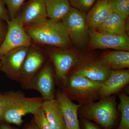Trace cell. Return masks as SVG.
Wrapping results in <instances>:
<instances>
[{"mask_svg":"<svg viewBox=\"0 0 129 129\" xmlns=\"http://www.w3.org/2000/svg\"><path fill=\"white\" fill-rule=\"evenodd\" d=\"M79 121L81 129H103L98 124L82 117H80Z\"/></svg>","mask_w":129,"mask_h":129,"instance_id":"484cf974","label":"cell"},{"mask_svg":"<svg viewBox=\"0 0 129 129\" xmlns=\"http://www.w3.org/2000/svg\"><path fill=\"white\" fill-rule=\"evenodd\" d=\"M112 13L111 0H97L86 15L89 30L96 31Z\"/></svg>","mask_w":129,"mask_h":129,"instance_id":"2e32d148","label":"cell"},{"mask_svg":"<svg viewBox=\"0 0 129 129\" xmlns=\"http://www.w3.org/2000/svg\"><path fill=\"white\" fill-rule=\"evenodd\" d=\"M111 70H120L129 68V52L115 51L104 52L100 57Z\"/></svg>","mask_w":129,"mask_h":129,"instance_id":"d6986e66","label":"cell"},{"mask_svg":"<svg viewBox=\"0 0 129 129\" xmlns=\"http://www.w3.org/2000/svg\"><path fill=\"white\" fill-rule=\"evenodd\" d=\"M88 45L91 49H113L129 51V38L123 36L103 34L89 30V40Z\"/></svg>","mask_w":129,"mask_h":129,"instance_id":"4fadbf2b","label":"cell"},{"mask_svg":"<svg viewBox=\"0 0 129 129\" xmlns=\"http://www.w3.org/2000/svg\"><path fill=\"white\" fill-rule=\"evenodd\" d=\"M72 7L86 13L95 4L96 0H69Z\"/></svg>","mask_w":129,"mask_h":129,"instance_id":"cb8c5ba5","label":"cell"},{"mask_svg":"<svg viewBox=\"0 0 129 129\" xmlns=\"http://www.w3.org/2000/svg\"><path fill=\"white\" fill-rule=\"evenodd\" d=\"M2 94H0V108H1V104L2 98Z\"/></svg>","mask_w":129,"mask_h":129,"instance_id":"4dcf8cb0","label":"cell"},{"mask_svg":"<svg viewBox=\"0 0 129 129\" xmlns=\"http://www.w3.org/2000/svg\"><path fill=\"white\" fill-rule=\"evenodd\" d=\"M113 13L127 20L129 15V0H111Z\"/></svg>","mask_w":129,"mask_h":129,"instance_id":"7402d4cb","label":"cell"},{"mask_svg":"<svg viewBox=\"0 0 129 129\" xmlns=\"http://www.w3.org/2000/svg\"><path fill=\"white\" fill-rule=\"evenodd\" d=\"M7 30L0 46V57L15 48L32 45V40L16 18L6 21Z\"/></svg>","mask_w":129,"mask_h":129,"instance_id":"ba28073f","label":"cell"},{"mask_svg":"<svg viewBox=\"0 0 129 129\" xmlns=\"http://www.w3.org/2000/svg\"><path fill=\"white\" fill-rule=\"evenodd\" d=\"M45 100L42 97L29 98L19 91H10L3 94L0 108V122L21 126L23 117L34 114L41 108Z\"/></svg>","mask_w":129,"mask_h":129,"instance_id":"6da1fadb","label":"cell"},{"mask_svg":"<svg viewBox=\"0 0 129 129\" xmlns=\"http://www.w3.org/2000/svg\"><path fill=\"white\" fill-rule=\"evenodd\" d=\"M6 34L3 26L0 22V46L4 40Z\"/></svg>","mask_w":129,"mask_h":129,"instance_id":"f1b7e54d","label":"cell"},{"mask_svg":"<svg viewBox=\"0 0 129 129\" xmlns=\"http://www.w3.org/2000/svg\"><path fill=\"white\" fill-rule=\"evenodd\" d=\"M42 108L52 129H66L62 110L55 98L44 101Z\"/></svg>","mask_w":129,"mask_h":129,"instance_id":"e0dca14e","label":"cell"},{"mask_svg":"<svg viewBox=\"0 0 129 129\" xmlns=\"http://www.w3.org/2000/svg\"><path fill=\"white\" fill-rule=\"evenodd\" d=\"M129 83L128 69L111 70L108 78L102 83L100 99L118 94Z\"/></svg>","mask_w":129,"mask_h":129,"instance_id":"5bb4252c","label":"cell"},{"mask_svg":"<svg viewBox=\"0 0 129 129\" xmlns=\"http://www.w3.org/2000/svg\"><path fill=\"white\" fill-rule=\"evenodd\" d=\"M23 129H41L39 127L32 121L30 123H27L24 125Z\"/></svg>","mask_w":129,"mask_h":129,"instance_id":"83f0119b","label":"cell"},{"mask_svg":"<svg viewBox=\"0 0 129 129\" xmlns=\"http://www.w3.org/2000/svg\"><path fill=\"white\" fill-rule=\"evenodd\" d=\"M16 18L24 28L45 22L48 17L45 0H29Z\"/></svg>","mask_w":129,"mask_h":129,"instance_id":"7c38bea8","label":"cell"},{"mask_svg":"<svg viewBox=\"0 0 129 129\" xmlns=\"http://www.w3.org/2000/svg\"><path fill=\"white\" fill-rule=\"evenodd\" d=\"M96 102L81 105L78 110L80 117L93 120L103 129H113L118 118L115 95L99 99Z\"/></svg>","mask_w":129,"mask_h":129,"instance_id":"3957f363","label":"cell"},{"mask_svg":"<svg viewBox=\"0 0 129 129\" xmlns=\"http://www.w3.org/2000/svg\"><path fill=\"white\" fill-rule=\"evenodd\" d=\"M102 83L76 74L70 73L61 84V90L72 101L86 105L100 99Z\"/></svg>","mask_w":129,"mask_h":129,"instance_id":"7a4b0ae2","label":"cell"},{"mask_svg":"<svg viewBox=\"0 0 129 129\" xmlns=\"http://www.w3.org/2000/svg\"><path fill=\"white\" fill-rule=\"evenodd\" d=\"M55 99L62 110L66 129H81L78 110L81 104L74 103L61 90L56 91Z\"/></svg>","mask_w":129,"mask_h":129,"instance_id":"9a60e30c","label":"cell"},{"mask_svg":"<svg viewBox=\"0 0 129 129\" xmlns=\"http://www.w3.org/2000/svg\"><path fill=\"white\" fill-rule=\"evenodd\" d=\"M33 122L41 129H53L47 120L44 111L42 107L33 114Z\"/></svg>","mask_w":129,"mask_h":129,"instance_id":"d4e9b609","label":"cell"},{"mask_svg":"<svg viewBox=\"0 0 129 129\" xmlns=\"http://www.w3.org/2000/svg\"><path fill=\"white\" fill-rule=\"evenodd\" d=\"M47 55L54 66L56 80L61 85L78 62L80 55L76 51L68 49H51L47 51Z\"/></svg>","mask_w":129,"mask_h":129,"instance_id":"52a82bcc","label":"cell"},{"mask_svg":"<svg viewBox=\"0 0 129 129\" xmlns=\"http://www.w3.org/2000/svg\"><path fill=\"white\" fill-rule=\"evenodd\" d=\"M118 96L120 103L117 106L121 113L120 123L116 129H129V96L123 92H119Z\"/></svg>","mask_w":129,"mask_h":129,"instance_id":"44dd1931","label":"cell"},{"mask_svg":"<svg viewBox=\"0 0 129 129\" xmlns=\"http://www.w3.org/2000/svg\"><path fill=\"white\" fill-rule=\"evenodd\" d=\"M1 61H0V68H1Z\"/></svg>","mask_w":129,"mask_h":129,"instance_id":"1f68e13d","label":"cell"},{"mask_svg":"<svg viewBox=\"0 0 129 129\" xmlns=\"http://www.w3.org/2000/svg\"><path fill=\"white\" fill-rule=\"evenodd\" d=\"M86 15L72 7L61 21L68 31L72 44L80 50H83L88 45L89 40V29Z\"/></svg>","mask_w":129,"mask_h":129,"instance_id":"5b68a950","label":"cell"},{"mask_svg":"<svg viewBox=\"0 0 129 129\" xmlns=\"http://www.w3.org/2000/svg\"><path fill=\"white\" fill-rule=\"evenodd\" d=\"M47 17L61 21L72 7L69 0H45Z\"/></svg>","mask_w":129,"mask_h":129,"instance_id":"ffe728a7","label":"cell"},{"mask_svg":"<svg viewBox=\"0 0 129 129\" xmlns=\"http://www.w3.org/2000/svg\"><path fill=\"white\" fill-rule=\"evenodd\" d=\"M7 7L10 19L16 18L25 0H2Z\"/></svg>","mask_w":129,"mask_h":129,"instance_id":"603a6c76","label":"cell"},{"mask_svg":"<svg viewBox=\"0 0 129 129\" xmlns=\"http://www.w3.org/2000/svg\"><path fill=\"white\" fill-rule=\"evenodd\" d=\"M26 28L32 41L37 44L62 48L72 46L68 31L61 21L47 19L39 25Z\"/></svg>","mask_w":129,"mask_h":129,"instance_id":"277c9868","label":"cell"},{"mask_svg":"<svg viewBox=\"0 0 129 129\" xmlns=\"http://www.w3.org/2000/svg\"><path fill=\"white\" fill-rule=\"evenodd\" d=\"M30 47L15 48L0 57V70L8 78L19 83L24 62Z\"/></svg>","mask_w":129,"mask_h":129,"instance_id":"9c48e42d","label":"cell"},{"mask_svg":"<svg viewBox=\"0 0 129 129\" xmlns=\"http://www.w3.org/2000/svg\"><path fill=\"white\" fill-rule=\"evenodd\" d=\"M45 54L39 49L29 47L24 62L19 83L22 87L26 89L35 76L41 70L46 63Z\"/></svg>","mask_w":129,"mask_h":129,"instance_id":"8fae6325","label":"cell"},{"mask_svg":"<svg viewBox=\"0 0 129 129\" xmlns=\"http://www.w3.org/2000/svg\"><path fill=\"white\" fill-rule=\"evenodd\" d=\"M0 129H16L9 124L4 122H0Z\"/></svg>","mask_w":129,"mask_h":129,"instance_id":"f546056e","label":"cell"},{"mask_svg":"<svg viewBox=\"0 0 129 129\" xmlns=\"http://www.w3.org/2000/svg\"><path fill=\"white\" fill-rule=\"evenodd\" d=\"M127 20L113 13L96 31L103 34L123 36L127 35Z\"/></svg>","mask_w":129,"mask_h":129,"instance_id":"ac0fdd59","label":"cell"},{"mask_svg":"<svg viewBox=\"0 0 129 129\" xmlns=\"http://www.w3.org/2000/svg\"><path fill=\"white\" fill-rule=\"evenodd\" d=\"M111 70L100 57H83L80 56L78 61L69 73L76 74L91 80L103 83L108 78Z\"/></svg>","mask_w":129,"mask_h":129,"instance_id":"8992f818","label":"cell"},{"mask_svg":"<svg viewBox=\"0 0 129 129\" xmlns=\"http://www.w3.org/2000/svg\"><path fill=\"white\" fill-rule=\"evenodd\" d=\"M9 14L2 0H0V20L6 22L10 20Z\"/></svg>","mask_w":129,"mask_h":129,"instance_id":"4316f807","label":"cell"},{"mask_svg":"<svg viewBox=\"0 0 129 129\" xmlns=\"http://www.w3.org/2000/svg\"><path fill=\"white\" fill-rule=\"evenodd\" d=\"M55 78L51 61H48L30 81L26 89L38 91L45 101L55 99Z\"/></svg>","mask_w":129,"mask_h":129,"instance_id":"30bf717a","label":"cell"}]
</instances>
